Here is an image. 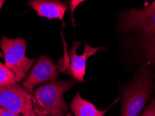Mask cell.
<instances>
[{
    "label": "cell",
    "mask_w": 155,
    "mask_h": 116,
    "mask_svg": "<svg viewBox=\"0 0 155 116\" xmlns=\"http://www.w3.org/2000/svg\"><path fill=\"white\" fill-rule=\"evenodd\" d=\"M154 91V72L148 65H141L122 88L120 116H138Z\"/></svg>",
    "instance_id": "cell-1"
},
{
    "label": "cell",
    "mask_w": 155,
    "mask_h": 116,
    "mask_svg": "<svg viewBox=\"0 0 155 116\" xmlns=\"http://www.w3.org/2000/svg\"><path fill=\"white\" fill-rule=\"evenodd\" d=\"M15 83L16 81L14 73L5 64L0 63V86L13 85Z\"/></svg>",
    "instance_id": "cell-11"
},
{
    "label": "cell",
    "mask_w": 155,
    "mask_h": 116,
    "mask_svg": "<svg viewBox=\"0 0 155 116\" xmlns=\"http://www.w3.org/2000/svg\"><path fill=\"white\" fill-rule=\"evenodd\" d=\"M0 116H2V114H1V111H0Z\"/></svg>",
    "instance_id": "cell-17"
},
{
    "label": "cell",
    "mask_w": 155,
    "mask_h": 116,
    "mask_svg": "<svg viewBox=\"0 0 155 116\" xmlns=\"http://www.w3.org/2000/svg\"><path fill=\"white\" fill-rule=\"evenodd\" d=\"M118 100L119 98L116 99L109 107L101 111L96 107L92 102L83 99L80 92H78L71 102L70 108L75 116H104L108 109Z\"/></svg>",
    "instance_id": "cell-9"
},
{
    "label": "cell",
    "mask_w": 155,
    "mask_h": 116,
    "mask_svg": "<svg viewBox=\"0 0 155 116\" xmlns=\"http://www.w3.org/2000/svg\"><path fill=\"white\" fill-rule=\"evenodd\" d=\"M22 116H37L34 111L31 96L27 99L25 105L24 109L22 112Z\"/></svg>",
    "instance_id": "cell-13"
},
{
    "label": "cell",
    "mask_w": 155,
    "mask_h": 116,
    "mask_svg": "<svg viewBox=\"0 0 155 116\" xmlns=\"http://www.w3.org/2000/svg\"><path fill=\"white\" fill-rule=\"evenodd\" d=\"M154 79H155V72H154Z\"/></svg>",
    "instance_id": "cell-18"
},
{
    "label": "cell",
    "mask_w": 155,
    "mask_h": 116,
    "mask_svg": "<svg viewBox=\"0 0 155 116\" xmlns=\"http://www.w3.org/2000/svg\"><path fill=\"white\" fill-rule=\"evenodd\" d=\"M119 30L122 32L138 31L142 36L155 34V0L147 7L125 11L120 18Z\"/></svg>",
    "instance_id": "cell-4"
},
{
    "label": "cell",
    "mask_w": 155,
    "mask_h": 116,
    "mask_svg": "<svg viewBox=\"0 0 155 116\" xmlns=\"http://www.w3.org/2000/svg\"><path fill=\"white\" fill-rule=\"evenodd\" d=\"M31 96L18 84L0 86V108L19 115L23 111L27 99Z\"/></svg>",
    "instance_id": "cell-7"
},
{
    "label": "cell",
    "mask_w": 155,
    "mask_h": 116,
    "mask_svg": "<svg viewBox=\"0 0 155 116\" xmlns=\"http://www.w3.org/2000/svg\"><path fill=\"white\" fill-rule=\"evenodd\" d=\"M81 43V42H74L72 48L71 49L69 52V63L60 67L59 70H60V72L72 77L73 79H75L76 81L83 82V81H85L87 60L91 56L97 54V52L99 50H106V48L101 47H93L85 43V50H84L83 54L81 55H78L76 52Z\"/></svg>",
    "instance_id": "cell-6"
},
{
    "label": "cell",
    "mask_w": 155,
    "mask_h": 116,
    "mask_svg": "<svg viewBox=\"0 0 155 116\" xmlns=\"http://www.w3.org/2000/svg\"><path fill=\"white\" fill-rule=\"evenodd\" d=\"M139 43L147 65L155 70V34L150 36H140Z\"/></svg>",
    "instance_id": "cell-10"
},
{
    "label": "cell",
    "mask_w": 155,
    "mask_h": 116,
    "mask_svg": "<svg viewBox=\"0 0 155 116\" xmlns=\"http://www.w3.org/2000/svg\"><path fill=\"white\" fill-rule=\"evenodd\" d=\"M0 47L5 59V65L14 73L16 83L24 80L36 63L35 59L26 56V40L21 37L12 39L3 36Z\"/></svg>",
    "instance_id": "cell-3"
},
{
    "label": "cell",
    "mask_w": 155,
    "mask_h": 116,
    "mask_svg": "<svg viewBox=\"0 0 155 116\" xmlns=\"http://www.w3.org/2000/svg\"><path fill=\"white\" fill-rule=\"evenodd\" d=\"M58 79V65L51 58L42 54L34 64L28 77L22 82V87L31 95L39 84L57 81Z\"/></svg>",
    "instance_id": "cell-5"
},
{
    "label": "cell",
    "mask_w": 155,
    "mask_h": 116,
    "mask_svg": "<svg viewBox=\"0 0 155 116\" xmlns=\"http://www.w3.org/2000/svg\"><path fill=\"white\" fill-rule=\"evenodd\" d=\"M140 116H155V95L143 110Z\"/></svg>",
    "instance_id": "cell-12"
},
{
    "label": "cell",
    "mask_w": 155,
    "mask_h": 116,
    "mask_svg": "<svg viewBox=\"0 0 155 116\" xmlns=\"http://www.w3.org/2000/svg\"><path fill=\"white\" fill-rule=\"evenodd\" d=\"M27 4L36 11L38 16L61 21L68 8L66 2L61 0H31Z\"/></svg>",
    "instance_id": "cell-8"
},
{
    "label": "cell",
    "mask_w": 155,
    "mask_h": 116,
    "mask_svg": "<svg viewBox=\"0 0 155 116\" xmlns=\"http://www.w3.org/2000/svg\"><path fill=\"white\" fill-rule=\"evenodd\" d=\"M0 111H1L2 116H20L18 114H15V113H11L10 111H8L5 110V109L0 108Z\"/></svg>",
    "instance_id": "cell-15"
},
{
    "label": "cell",
    "mask_w": 155,
    "mask_h": 116,
    "mask_svg": "<svg viewBox=\"0 0 155 116\" xmlns=\"http://www.w3.org/2000/svg\"><path fill=\"white\" fill-rule=\"evenodd\" d=\"M87 1V0H69V6L70 9V13L71 15L72 21L74 22V11L76 10V8L81 3H83V2Z\"/></svg>",
    "instance_id": "cell-14"
},
{
    "label": "cell",
    "mask_w": 155,
    "mask_h": 116,
    "mask_svg": "<svg viewBox=\"0 0 155 116\" xmlns=\"http://www.w3.org/2000/svg\"><path fill=\"white\" fill-rule=\"evenodd\" d=\"M76 83L75 79L49 81L36 87L31 102L37 116H71L64 95Z\"/></svg>",
    "instance_id": "cell-2"
},
{
    "label": "cell",
    "mask_w": 155,
    "mask_h": 116,
    "mask_svg": "<svg viewBox=\"0 0 155 116\" xmlns=\"http://www.w3.org/2000/svg\"><path fill=\"white\" fill-rule=\"evenodd\" d=\"M6 0H0V11H1V9L2 8V6H3L4 4L5 3V2Z\"/></svg>",
    "instance_id": "cell-16"
}]
</instances>
